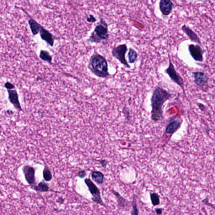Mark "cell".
I'll list each match as a JSON object with an SVG mask.
<instances>
[{
    "label": "cell",
    "mask_w": 215,
    "mask_h": 215,
    "mask_svg": "<svg viewBox=\"0 0 215 215\" xmlns=\"http://www.w3.org/2000/svg\"><path fill=\"white\" fill-rule=\"evenodd\" d=\"M171 97V94L163 88L157 87L154 90L151 99V118L154 122H159L163 120V105Z\"/></svg>",
    "instance_id": "cell-1"
},
{
    "label": "cell",
    "mask_w": 215,
    "mask_h": 215,
    "mask_svg": "<svg viewBox=\"0 0 215 215\" xmlns=\"http://www.w3.org/2000/svg\"><path fill=\"white\" fill-rule=\"evenodd\" d=\"M88 66L92 73L98 77L105 78L110 75L107 61L98 53H94L91 56Z\"/></svg>",
    "instance_id": "cell-2"
},
{
    "label": "cell",
    "mask_w": 215,
    "mask_h": 215,
    "mask_svg": "<svg viewBox=\"0 0 215 215\" xmlns=\"http://www.w3.org/2000/svg\"><path fill=\"white\" fill-rule=\"evenodd\" d=\"M109 37L108 24L104 19H101L88 38V41L91 43L100 44L103 41L107 40Z\"/></svg>",
    "instance_id": "cell-3"
},
{
    "label": "cell",
    "mask_w": 215,
    "mask_h": 215,
    "mask_svg": "<svg viewBox=\"0 0 215 215\" xmlns=\"http://www.w3.org/2000/svg\"><path fill=\"white\" fill-rule=\"evenodd\" d=\"M169 59V65L168 68L165 70V73L167 74L171 80L175 84L181 88L184 92V81L183 78L176 72L174 65L172 62L169 54L168 55Z\"/></svg>",
    "instance_id": "cell-4"
},
{
    "label": "cell",
    "mask_w": 215,
    "mask_h": 215,
    "mask_svg": "<svg viewBox=\"0 0 215 215\" xmlns=\"http://www.w3.org/2000/svg\"><path fill=\"white\" fill-rule=\"evenodd\" d=\"M128 50L126 44H123L114 47L112 50L111 54L113 57L118 60L120 63L123 65L126 68H130L126 59V54Z\"/></svg>",
    "instance_id": "cell-5"
},
{
    "label": "cell",
    "mask_w": 215,
    "mask_h": 215,
    "mask_svg": "<svg viewBox=\"0 0 215 215\" xmlns=\"http://www.w3.org/2000/svg\"><path fill=\"white\" fill-rule=\"evenodd\" d=\"M84 182L93 196V200L96 203L102 204L103 201L101 199L100 191L98 187L92 182L91 179H86L84 180Z\"/></svg>",
    "instance_id": "cell-6"
},
{
    "label": "cell",
    "mask_w": 215,
    "mask_h": 215,
    "mask_svg": "<svg viewBox=\"0 0 215 215\" xmlns=\"http://www.w3.org/2000/svg\"><path fill=\"white\" fill-rule=\"evenodd\" d=\"M188 50L190 56L195 61L203 62L204 52L199 45L189 44L188 46Z\"/></svg>",
    "instance_id": "cell-7"
},
{
    "label": "cell",
    "mask_w": 215,
    "mask_h": 215,
    "mask_svg": "<svg viewBox=\"0 0 215 215\" xmlns=\"http://www.w3.org/2000/svg\"><path fill=\"white\" fill-rule=\"evenodd\" d=\"M192 74L194 82L197 86L202 88L208 85L209 77L206 73L201 71H196L192 72Z\"/></svg>",
    "instance_id": "cell-8"
},
{
    "label": "cell",
    "mask_w": 215,
    "mask_h": 215,
    "mask_svg": "<svg viewBox=\"0 0 215 215\" xmlns=\"http://www.w3.org/2000/svg\"><path fill=\"white\" fill-rule=\"evenodd\" d=\"M8 98L10 103L12 104L14 107L19 111H23L19 100L18 94L15 89L8 90Z\"/></svg>",
    "instance_id": "cell-9"
},
{
    "label": "cell",
    "mask_w": 215,
    "mask_h": 215,
    "mask_svg": "<svg viewBox=\"0 0 215 215\" xmlns=\"http://www.w3.org/2000/svg\"><path fill=\"white\" fill-rule=\"evenodd\" d=\"M174 4L171 0H160L159 8L162 15L168 16L171 13Z\"/></svg>",
    "instance_id": "cell-10"
},
{
    "label": "cell",
    "mask_w": 215,
    "mask_h": 215,
    "mask_svg": "<svg viewBox=\"0 0 215 215\" xmlns=\"http://www.w3.org/2000/svg\"><path fill=\"white\" fill-rule=\"evenodd\" d=\"M182 30L191 41L198 45H201V42L198 35L189 27L187 26L185 24H184L182 26Z\"/></svg>",
    "instance_id": "cell-11"
},
{
    "label": "cell",
    "mask_w": 215,
    "mask_h": 215,
    "mask_svg": "<svg viewBox=\"0 0 215 215\" xmlns=\"http://www.w3.org/2000/svg\"><path fill=\"white\" fill-rule=\"evenodd\" d=\"M39 32H40V36L41 39L45 41L50 46L53 47L54 45V40L52 34L42 26L40 27Z\"/></svg>",
    "instance_id": "cell-12"
},
{
    "label": "cell",
    "mask_w": 215,
    "mask_h": 215,
    "mask_svg": "<svg viewBox=\"0 0 215 215\" xmlns=\"http://www.w3.org/2000/svg\"><path fill=\"white\" fill-rule=\"evenodd\" d=\"M23 171L25 179L28 183L30 185H34L35 183V171L34 168L29 166H24Z\"/></svg>",
    "instance_id": "cell-13"
},
{
    "label": "cell",
    "mask_w": 215,
    "mask_h": 215,
    "mask_svg": "<svg viewBox=\"0 0 215 215\" xmlns=\"http://www.w3.org/2000/svg\"><path fill=\"white\" fill-rule=\"evenodd\" d=\"M181 123L178 120H173L166 128V131L168 134H171L177 130L181 126Z\"/></svg>",
    "instance_id": "cell-14"
},
{
    "label": "cell",
    "mask_w": 215,
    "mask_h": 215,
    "mask_svg": "<svg viewBox=\"0 0 215 215\" xmlns=\"http://www.w3.org/2000/svg\"><path fill=\"white\" fill-rule=\"evenodd\" d=\"M28 23L33 35H35L38 34L40 31L41 25L32 19H29Z\"/></svg>",
    "instance_id": "cell-15"
},
{
    "label": "cell",
    "mask_w": 215,
    "mask_h": 215,
    "mask_svg": "<svg viewBox=\"0 0 215 215\" xmlns=\"http://www.w3.org/2000/svg\"><path fill=\"white\" fill-rule=\"evenodd\" d=\"M91 177L93 180L98 185H102L104 183V176L101 172L93 171L92 173Z\"/></svg>",
    "instance_id": "cell-16"
},
{
    "label": "cell",
    "mask_w": 215,
    "mask_h": 215,
    "mask_svg": "<svg viewBox=\"0 0 215 215\" xmlns=\"http://www.w3.org/2000/svg\"><path fill=\"white\" fill-rule=\"evenodd\" d=\"M138 53L134 49L130 48L128 53L127 57L128 62L130 64H134L135 62L138 59Z\"/></svg>",
    "instance_id": "cell-17"
},
{
    "label": "cell",
    "mask_w": 215,
    "mask_h": 215,
    "mask_svg": "<svg viewBox=\"0 0 215 215\" xmlns=\"http://www.w3.org/2000/svg\"><path fill=\"white\" fill-rule=\"evenodd\" d=\"M39 57L41 60L49 63H51L52 61V56L47 50H41L40 51Z\"/></svg>",
    "instance_id": "cell-18"
},
{
    "label": "cell",
    "mask_w": 215,
    "mask_h": 215,
    "mask_svg": "<svg viewBox=\"0 0 215 215\" xmlns=\"http://www.w3.org/2000/svg\"><path fill=\"white\" fill-rule=\"evenodd\" d=\"M112 191L113 194L115 195L116 198H117V202H118L119 206L121 207H125L127 205V203L126 200L124 199L117 191L113 190H112Z\"/></svg>",
    "instance_id": "cell-19"
},
{
    "label": "cell",
    "mask_w": 215,
    "mask_h": 215,
    "mask_svg": "<svg viewBox=\"0 0 215 215\" xmlns=\"http://www.w3.org/2000/svg\"><path fill=\"white\" fill-rule=\"evenodd\" d=\"M35 189L37 191L46 192L48 191L49 187L44 182H41L38 184L37 186L35 187Z\"/></svg>",
    "instance_id": "cell-20"
},
{
    "label": "cell",
    "mask_w": 215,
    "mask_h": 215,
    "mask_svg": "<svg viewBox=\"0 0 215 215\" xmlns=\"http://www.w3.org/2000/svg\"><path fill=\"white\" fill-rule=\"evenodd\" d=\"M43 176L46 182H49L52 179V174L48 168H45L43 171Z\"/></svg>",
    "instance_id": "cell-21"
},
{
    "label": "cell",
    "mask_w": 215,
    "mask_h": 215,
    "mask_svg": "<svg viewBox=\"0 0 215 215\" xmlns=\"http://www.w3.org/2000/svg\"><path fill=\"white\" fill-rule=\"evenodd\" d=\"M151 198L152 203L154 206H156L159 204V196L156 193H152L151 194Z\"/></svg>",
    "instance_id": "cell-22"
},
{
    "label": "cell",
    "mask_w": 215,
    "mask_h": 215,
    "mask_svg": "<svg viewBox=\"0 0 215 215\" xmlns=\"http://www.w3.org/2000/svg\"><path fill=\"white\" fill-rule=\"evenodd\" d=\"M122 112L125 118L127 120H129L130 118V112H129L128 109L126 107H124L123 109Z\"/></svg>",
    "instance_id": "cell-23"
},
{
    "label": "cell",
    "mask_w": 215,
    "mask_h": 215,
    "mask_svg": "<svg viewBox=\"0 0 215 215\" xmlns=\"http://www.w3.org/2000/svg\"><path fill=\"white\" fill-rule=\"evenodd\" d=\"M4 87L7 90H12V89H15V85L9 82H7L5 83Z\"/></svg>",
    "instance_id": "cell-24"
},
{
    "label": "cell",
    "mask_w": 215,
    "mask_h": 215,
    "mask_svg": "<svg viewBox=\"0 0 215 215\" xmlns=\"http://www.w3.org/2000/svg\"><path fill=\"white\" fill-rule=\"evenodd\" d=\"M87 21L90 23H94V22L96 21L97 19L94 16L91 14V15H90L89 17L87 19Z\"/></svg>",
    "instance_id": "cell-25"
},
{
    "label": "cell",
    "mask_w": 215,
    "mask_h": 215,
    "mask_svg": "<svg viewBox=\"0 0 215 215\" xmlns=\"http://www.w3.org/2000/svg\"><path fill=\"white\" fill-rule=\"evenodd\" d=\"M197 106L202 111H205L206 110V107L205 105L202 103H198L197 104Z\"/></svg>",
    "instance_id": "cell-26"
},
{
    "label": "cell",
    "mask_w": 215,
    "mask_h": 215,
    "mask_svg": "<svg viewBox=\"0 0 215 215\" xmlns=\"http://www.w3.org/2000/svg\"><path fill=\"white\" fill-rule=\"evenodd\" d=\"M86 173L85 171H81L79 172L78 176H79L80 178H84L86 176Z\"/></svg>",
    "instance_id": "cell-27"
},
{
    "label": "cell",
    "mask_w": 215,
    "mask_h": 215,
    "mask_svg": "<svg viewBox=\"0 0 215 215\" xmlns=\"http://www.w3.org/2000/svg\"><path fill=\"white\" fill-rule=\"evenodd\" d=\"M133 211H132L131 214L132 215H138V209H137V206L135 203L133 205Z\"/></svg>",
    "instance_id": "cell-28"
},
{
    "label": "cell",
    "mask_w": 215,
    "mask_h": 215,
    "mask_svg": "<svg viewBox=\"0 0 215 215\" xmlns=\"http://www.w3.org/2000/svg\"><path fill=\"white\" fill-rule=\"evenodd\" d=\"M100 163L103 167L106 168V167L107 165L108 162L107 161H106V160H101V161H100Z\"/></svg>",
    "instance_id": "cell-29"
},
{
    "label": "cell",
    "mask_w": 215,
    "mask_h": 215,
    "mask_svg": "<svg viewBox=\"0 0 215 215\" xmlns=\"http://www.w3.org/2000/svg\"><path fill=\"white\" fill-rule=\"evenodd\" d=\"M156 212L158 214H162V209L161 208H157L156 209Z\"/></svg>",
    "instance_id": "cell-30"
},
{
    "label": "cell",
    "mask_w": 215,
    "mask_h": 215,
    "mask_svg": "<svg viewBox=\"0 0 215 215\" xmlns=\"http://www.w3.org/2000/svg\"><path fill=\"white\" fill-rule=\"evenodd\" d=\"M1 73H0V78H1Z\"/></svg>",
    "instance_id": "cell-31"
}]
</instances>
